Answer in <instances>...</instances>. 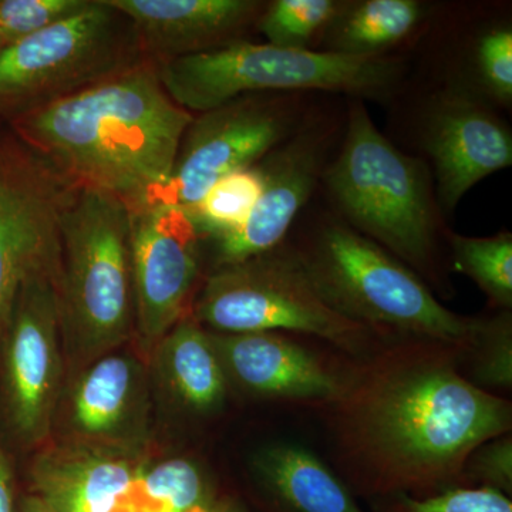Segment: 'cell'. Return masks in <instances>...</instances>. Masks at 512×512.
<instances>
[{
	"label": "cell",
	"mask_w": 512,
	"mask_h": 512,
	"mask_svg": "<svg viewBox=\"0 0 512 512\" xmlns=\"http://www.w3.org/2000/svg\"><path fill=\"white\" fill-rule=\"evenodd\" d=\"M461 349L400 338L340 373L333 427L349 488L370 500L463 487L468 457L511 433L512 407L461 372Z\"/></svg>",
	"instance_id": "1"
},
{
	"label": "cell",
	"mask_w": 512,
	"mask_h": 512,
	"mask_svg": "<svg viewBox=\"0 0 512 512\" xmlns=\"http://www.w3.org/2000/svg\"><path fill=\"white\" fill-rule=\"evenodd\" d=\"M192 119L150 62L130 64L12 123L26 148L67 184L109 192L134 210L160 202Z\"/></svg>",
	"instance_id": "2"
},
{
	"label": "cell",
	"mask_w": 512,
	"mask_h": 512,
	"mask_svg": "<svg viewBox=\"0 0 512 512\" xmlns=\"http://www.w3.org/2000/svg\"><path fill=\"white\" fill-rule=\"evenodd\" d=\"M60 237L56 291L69 380L134 338L130 208L109 192L73 187Z\"/></svg>",
	"instance_id": "3"
},
{
	"label": "cell",
	"mask_w": 512,
	"mask_h": 512,
	"mask_svg": "<svg viewBox=\"0 0 512 512\" xmlns=\"http://www.w3.org/2000/svg\"><path fill=\"white\" fill-rule=\"evenodd\" d=\"M296 252L325 301L377 335L434 340L461 352L474 338L478 319L441 305L416 272L348 224L328 222Z\"/></svg>",
	"instance_id": "4"
},
{
	"label": "cell",
	"mask_w": 512,
	"mask_h": 512,
	"mask_svg": "<svg viewBox=\"0 0 512 512\" xmlns=\"http://www.w3.org/2000/svg\"><path fill=\"white\" fill-rule=\"evenodd\" d=\"M157 72L165 92L178 106L190 113H205L238 97L262 92L323 90L384 97L400 79V64L384 55L232 42L157 63Z\"/></svg>",
	"instance_id": "5"
},
{
	"label": "cell",
	"mask_w": 512,
	"mask_h": 512,
	"mask_svg": "<svg viewBox=\"0 0 512 512\" xmlns=\"http://www.w3.org/2000/svg\"><path fill=\"white\" fill-rule=\"evenodd\" d=\"M326 183L349 227L410 269L431 274L436 224L426 168L377 130L362 100L350 104L345 141Z\"/></svg>",
	"instance_id": "6"
},
{
	"label": "cell",
	"mask_w": 512,
	"mask_h": 512,
	"mask_svg": "<svg viewBox=\"0 0 512 512\" xmlns=\"http://www.w3.org/2000/svg\"><path fill=\"white\" fill-rule=\"evenodd\" d=\"M191 315L212 332L303 333L359 357L373 350L380 336L332 308L313 285L298 252L279 247L215 268Z\"/></svg>",
	"instance_id": "7"
},
{
	"label": "cell",
	"mask_w": 512,
	"mask_h": 512,
	"mask_svg": "<svg viewBox=\"0 0 512 512\" xmlns=\"http://www.w3.org/2000/svg\"><path fill=\"white\" fill-rule=\"evenodd\" d=\"M119 12L104 0L0 49V116L12 119L92 86L130 64Z\"/></svg>",
	"instance_id": "8"
},
{
	"label": "cell",
	"mask_w": 512,
	"mask_h": 512,
	"mask_svg": "<svg viewBox=\"0 0 512 512\" xmlns=\"http://www.w3.org/2000/svg\"><path fill=\"white\" fill-rule=\"evenodd\" d=\"M56 285L40 276L23 286L0 340V431L26 451L52 440L66 384Z\"/></svg>",
	"instance_id": "9"
},
{
	"label": "cell",
	"mask_w": 512,
	"mask_h": 512,
	"mask_svg": "<svg viewBox=\"0 0 512 512\" xmlns=\"http://www.w3.org/2000/svg\"><path fill=\"white\" fill-rule=\"evenodd\" d=\"M72 190L28 148L0 147V340L23 286L59 279L60 220Z\"/></svg>",
	"instance_id": "10"
},
{
	"label": "cell",
	"mask_w": 512,
	"mask_h": 512,
	"mask_svg": "<svg viewBox=\"0 0 512 512\" xmlns=\"http://www.w3.org/2000/svg\"><path fill=\"white\" fill-rule=\"evenodd\" d=\"M299 109L291 99L242 96L192 119L170 183L157 204L190 208L225 175L261 163L291 137Z\"/></svg>",
	"instance_id": "11"
},
{
	"label": "cell",
	"mask_w": 512,
	"mask_h": 512,
	"mask_svg": "<svg viewBox=\"0 0 512 512\" xmlns=\"http://www.w3.org/2000/svg\"><path fill=\"white\" fill-rule=\"evenodd\" d=\"M134 339L147 360L165 333L188 315L200 276V235L181 208L150 204L130 210Z\"/></svg>",
	"instance_id": "12"
},
{
	"label": "cell",
	"mask_w": 512,
	"mask_h": 512,
	"mask_svg": "<svg viewBox=\"0 0 512 512\" xmlns=\"http://www.w3.org/2000/svg\"><path fill=\"white\" fill-rule=\"evenodd\" d=\"M151 410L147 362L121 348L66 380L53 434L60 441L143 457L151 439Z\"/></svg>",
	"instance_id": "13"
},
{
	"label": "cell",
	"mask_w": 512,
	"mask_h": 512,
	"mask_svg": "<svg viewBox=\"0 0 512 512\" xmlns=\"http://www.w3.org/2000/svg\"><path fill=\"white\" fill-rule=\"evenodd\" d=\"M426 148L436 170L437 194L453 212L471 188L512 164L510 130L467 94L448 93L434 106Z\"/></svg>",
	"instance_id": "14"
},
{
	"label": "cell",
	"mask_w": 512,
	"mask_h": 512,
	"mask_svg": "<svg viewBox=\"0 0 512 512\" xmlns=\"http://www.w3.org/2000/svg\"><path fill=\"white\" fill-rule=\"evenodd\" d=\"M285 143L262 161L264 190L248 220L234 234L214 242L215 268L278 248L315 190L322 174L323 138L311 128Z\"/></svg>",
	"instance_id": "15"
},
{
	"label": "cell",
	"mask_w": 512,
	"mask_h": 512,
	"mask_svg": "<svg viewBox=\"0 0 512 512\" xmlns=\"http://www.w3.org/2000/svg\"><path fill=\"white\" fill-rule=\"evenodd\" d=\"M144 464L141 456L50 440L35 450L26 493L55 512H119Z\"/></svg>",
	"instance_id": "16"
},
{
	"label": "cell",
	"mask_w": 512,
	"mask_h": 512,
	"mask_svg": "<svg viewBox=\"0 0 512 512\" xmlns=\"http://www.w3.org/2000/svg\"><path fill=\"white\" fill-rule=\"evenodd\" d=\"M208 332L229 387L265 399L325 404L338 394L340 373L281 333Z\"/></svg>",
	"instance_id": "17"
},
{
	"label": "cell",
	"mask_w": 512,
	"mask_h": 512,
	"mask_svg": "<svg viewBox=\"0 0 512 512\" xmlns=\"http://www.w3.org/2000/svg\"><path fill=\"white\" fill-rule=\"evenodd\" d=\"M160 62L225 46L261 16L252 0H104Z\"/></svg>",
	"instance_id": "18"
},
{
	"label": "cell",
	"mask_w": 512,
	"mask_h": 512,
	"mask_svg": "<svg viewBox=\"0 0 512 512\" xmlns=\"http://www.w3.org/2000/svg\"><path fill=\"white\" fill-rule=\"evenodd\" d=\"M153 393L171 409L194 417L220 412L229 383L210 332L187 315L165 333L147 357Z\"/></svg>",
	"instance_id": "19"
},
{
	"label": "cell",
	"mask_w": 512,
	"mask_h": 512,
	"mask_svg": "<svg viewBox=\"0 0 512 512\" xmlns=\"http://www.w3.org/2000/svg\"><path fill=\"white\" fill-rule=\"evenodd\" d=\"M251 474L266 512H366L348 484L298 444L274 443L256 451Z\"/></svg>",
	"instance_id": "20"
},
{
	"label": "cell",
	"mask_w": 512,
	"mask_h": 512,
	"mask_svg": "<svg viewBox=\"0 0 512 512\" xmlns=\"http://www.w3.org/2000/svg\"><path fill=\"white\" fill-rule=\"evenodd\" d=\"M426 8L417 0H366L345 8L330 23V52L355 56H379L406 39Z\"/></svg>",
	"instance_id": "21"
},
{
	"label": "cell",
	"mask_w": 512,
	"mask_h": 512,
	"mask_svg": "<svg viewBox=\"0 0 512 512\" xmlns=\"http://www.w3.org/2000/svg\"><path fill=\"white\" fill-rule=\"evenodd\" d=\"M220 498L201 466L171 457L144 464L128 500L144 512H211Z\"/></svg>",
	"instance_id": "22"
},
{
	"label": "cell",
	"mask_w": 512,
	"mask_h": 512,
	"mask_svg": "<svg viewBox=\"0 0 512 512\" xmlns=\"http://www.w3.org/2000/svg\"><path fill=\"white\" fill-rule=\"evenodd\" d=\"M264 185L265 170L261 161L225 175L197 204L183 211L200 238L215 242L234 234L245 224Z\"/></svg>",
	"instance_id": "23"
},
{
	"label": "cell",
	"mask_w": 512,
	"mask_h": 512,
	"mask_svg": "<svg viewBox=\"0 0 512 512\" xmlns=\"http://www.w3.org/2000/svg\"><path fill=\"white\" fill-rule=\"evenodd\" d=\"M451 251L458 272L473 279L501 311L512 308V235L490 238L451 235Z\"/></svg>",
	"instance_id": "24"
},
{
	"label": "cell",
	"mask_w": 512,
	"mask_h": 512,
	"mask_svg": "<svg viewBox=\"0 0 512 512\" xmlns=\"http://www.w3.org/2000/svg\"><path fill=\"white\" fill-rule=\"evenodd\" d=\"M464 376L485 392H510L512 387V316L501 311L490 319H478L474 338L461 352Z\"/></svg>",
	"instance_id": "25"
},
{
	"label": "cell",
	"mask_w": 512,
	"mask_h": 512,
	"mask_svg": "<svg viewBox=\"0 0 512 512\" xmlns=\"http://www.w3.org/2000/svg\"><path fill=\"white\" fill-rule=\"evenodd\" d=\"M342 8L335 0H276L259 16V29L269 45L306 49Z\"/></svg>",
	"instance_id": "26"
},
{
	"label": "cell",
	"mask_w": 512,
	"mask_h": 512,
	"mask_svg": "<svg viewBox=\"0 0 512 512\" xmlns=\"http://www.w3.org/2000/svg\"><path fill=\"white\" fill-rule=\"evenodd\" d=\"M373 512H512L511 497L487 487H454L430 497L373 500Z\"/></svg>",
	"instance_id": "27"
},
{
	"label": "cell",
	"mask_w": 512,
	"mask_h": 512,
	"mask_svg": "<svg viewBox=\"0 0 512 512\" xmlns=\"http://www.w3.org/2000/svg\"><path fill=\"white\" fill-rule=\"evenodd\" d=\"M89 3V0H0L3 47L82 12Z\"/></svg>",
	"instance_id": "28"
},
{
	"label": "cell",
	"mask_w": 512,
	"mask_h": 512,
	"mask_svg": "<svg viewBox=\"0 0 512 512\" xmlns=\"http://www.w3.org/2000/svg\"><path fill=\"white\" fill-rule=\"evenodd\" d=\"M478 74L495 100H512V30L507 26L485 32L476 47Z\"/></svg>",
	"instance_id": "29"
},
{
	"label": "cell",
	"mask_w": 512,
	"mask_h": 512,
	"mask_svg": "<svg viewBox=\"0 0 512 512\" xmlns=\"http://www.w3.org/2000/svg\"><path fill=\"white\" fill-rule=\"evenodd\" d=\"M463 487L493 488L511 497V434L485 441L471 453L463 470Z\"/></svg>",
	"instance_id": "30"
},
{
	"label": "cell",
	"mask_w": 512,
	"mask_h": 512,
	"mask_svg": "<svg viewBox=\"0 0 512 512\" xmlns=\"http://www.w3.org/2000/svg\"><path fill=\"white\" fill-rule=\"evenodd\" d=\"M19 497L15 464L0 431V512H18Z\"/></svg>",
	"instance_id": "31"
},
{
	"label": "cell",
	"mask_w": 512,
	"mask_h": 512,
	"mask_svg": "<svg viewBox=\"0 0 512 512\" xmlns=\"http://www.w3.org/2000/svg\"><path fill=\"white\" fill-rule=\"evenodd\" d=\"M18 512H55L35 495L20 493Z\"/></svg>",
	"instance_id": "32"
},
{
	"label": "cell",
	"mask_w": 512,
	"mask_h": 512,
	"mask_svg": "<svg viewBox=\"0 0 512 512\" xmlns=\"http://www.w3.org/2000/svg\"><path fill=\"white\" fill-rule=\"evenodd\" d=\"M211 512H248L237 501L232 498L221 497L218 503L214 505Z\"/></svg>",
	"instance_id": "33"
},
{
	"label": "cell",
	"mask_w": 512,
	"mask_h": 512,
	"mask_svg": "<svg viewBox=\"0 0 512 512\" xmlns=\"http://www.w3.org/2000/svg\"><path fill=\"white\" fill-rule=\"evenodd\" d=\"M3 47V43H2V40H0V49H2Z\"/></svg>",
	"instance_id": "34"
}]
</instances>
